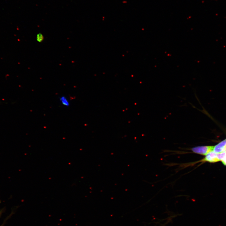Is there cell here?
<instances>
[{
  "label": "cell",
  "mask_w": 226,
  "mask_h": 226,
  "mask_svg": "<svg viewBox=\"0 0 226 226\" xmlns=\"http://www.w3.org/2000/svg\"><path fill=\"white\" fill-rule=\"evenodd\" d=\"M214 146H203L193 147L190 150L194 153L202 155H206L213 151Z\"/></svg>",
  "instance_id": "1"
},
{
  "label": "cell",
  "mask_w": 226,
  "mask_h": 226,
  "mask_svg": "<svg viewBox=\"0 0 226 226\" xmlns=\"http://www.w3.org/2000/svg\"><path fill=\"white\" fill-rule=\"evenodd\" d=\"M226 151V139L214 146L213 151L216 153H220Z\"/></svg>",
  "instance_id": "2"
},
{
  "label": "cell",
  "mask_w": 226,
  "mask_h": 226,
  "mask_svg": "<svg viewBox=\"0 0 226 226\" xmlns=\"http://www.w3.org/2000/svg\"><path fill=\"white\" fill-rule=\"evenodd\" d=\"M60 101L63 105L68 107L70 105L68 100L64 96H62L60 97Z\"/></svg>",
  "instance_id": "3"
},
{
  "label": "cell",
  "mask_w": 226,
  "mask_h": 226,
  "mask_svg": "<svg viewBox=\"0 0 226 226\" xmlns=\"http://www.w3.org/2000/svg\"><path fill=\"white\" fill-rule=\"evenodd\" d=\"M226 157V151L217 154V157L218 161H222Z\"/></svg>",
  "instance_id": "4"
},
{
  "label": "cell",
  "mask_w": 226,
  "mask_h": 226,
  "mask_svg": "<svg viewBox=\"0 0 226 226\" xmlns=\"http://www.w3.org/2000/svg\"><path fill=\"white\" fill-rule=\"evenodd\" d=\"M44 38V36L41 33H39L37 34L36 39L38 42H41L43 41Z\"/></svg>",
  "instance_id": "5"
},
{
  "label": "cell",
  "mask_w": 226,
  "mask_h": 226,
  "mask_svg": "<svg viewBox=\"0 0 226 226\" xmlns=\"http://www.w3.org/2000/svg\"><path fill=\"white\" fill-rule=\"evenodd\" d=\"M222 161L223 164L226 165V157Z\"/></svg>",
  "instance_id": "6"
}]
</instances>
